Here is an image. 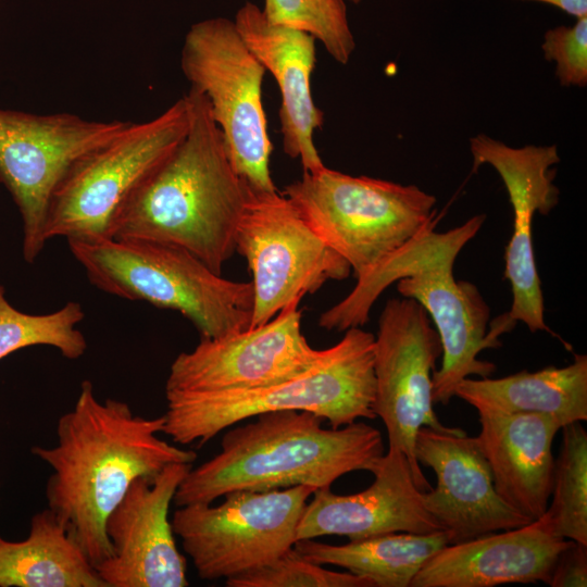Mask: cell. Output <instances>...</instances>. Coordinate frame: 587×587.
<instances>
[{
	"label": "cell",
	"instance_id": "6da1fadb",
	"mask_svg": "<svg viewBox=\"0 0 587 587\" xmlns=\"http://www.w3.org/2000/svg\"><path fill=\"white\" fill-rule=\"evenodd\" d=\"M163 426V415L146 417L125 401L99 400L92 383L83 380L73 408L58 420L57 445L32 448L52 470L45 490L48 508L93 566L111 555L105 520L129 485L197 459L193 450L160 438Z\"/></svg>",
	"mask_w": 587,
	"mask_h": 587
},
{
	"label": "cell",
	"instance_id": "7a4b0ae2",
	"mask_svg": "<svg viewBox=\"0 0 587 587\" xmlns=\"http://www.w3.org/2000/svg\"><path fill=\"white\" fill-rule=\"evenodd\" d=\"M188 128L116 217L111 238L172 245L217 274L236 251L245 183L235 171L207 98L189 87Z\"/></svg>",
	"mask_w": 587,
	"mask_h": 587
},
{
	"label": "cell",
	"instance_id": "3957f363",
	"mask_svg": "<svg viewBox=\"0 0 587 587\" xmlns=\"http://www.w3.org/2000/svg\"><path fill=\"white\" fill-rule=\"evenodd\" d=\"M485 214L439 233L437 218L417 236L365 276L341 301L324 311L319 325L346 332L361 327L382 292L397 284L398 292L417 301L435 324L441 344L442 361L433 372L434 403L448 404L458 384L471 375L489 377L496 364L478 354L495 348L488 338L490 309L478 288L455 280L453 265L458 254L482 228Z\"/></svg>",
	"mask_w": 587,
	"mask_h": 587
},
{
	"label": "cell",
	"instance_id": "277c9868",
	"mask_svg": "<svg viewBox=\"0 0 587 587\" xmlns=\"http://www.w3.org/2000/svg\"><path fill=\"white\" fill-rule=\"evenodd\" d=\"M254 417L230 426L220 452L190 467L175 492L177 507L212 503L235 490L330 488L347 473H373L385 453L380 432L363 422L324 428L321 416L305 411Z\"/></svg>",
	"mask_w": 587,
	"mask_h": 587
},
{
	"label": "cell",
	"instance_id": "5b68a950",
	"mask_svg": "<svg viewBox=\"0 0 587 587\" xmlns=\"http://www.w3.org/2000/svg\"><path fill=\"white\" fill-rule=\"evenodd\" d=\"M375 336L351 327L323 359L290 379L251 390L168 391L162 433L177 445L201 447L222 430L262 413L305 411L332 428L374 420Z\"/></svg>",
	"mask_w": 587,
	"mask_h": 587
},
{
	"label": "cell",
	"instance_id": "8992f818",
	"mask_svg": "<svg viewBox=\"0 0 587 587\" xmlns=\"http://www.w3.org/2000/svg\"><path fill=\"white\" fill-rule=\"evenodd\" d=\"M67 243L95 287L118 298L177 311L201 338L250 327L252 283L226 279L185 249L116 238Z\"/></svg>",
	"mask_w": 587,
	"mask_h": 587
},
{
	"label": "cell",
	"instance_id": "52a82bcc",
	"mask_svg": "<svg viewBox=\"0 0 587 587\" xmlns=\"http://www.w3.org/2000/svg\"><path fill=\"white\" fill-rule=\"evenodd\" d=\"M316 235L365 276L436 220V197L415 185L324 166L283 192Z\"/></svg>",
	"mask_w": 587,
	"mask_h": 587
},
{
	"label": "cell",
	"instance_id": "ba28073f",
	"mask_svg": "<svg viewBox=\"0 0 587 587\" xmlns=\"http://www.w3.org/2000/svg\"><path fill=\"white\" fill-rule=\"evenodd\" d=\"M189 122L185 96L158 116L132 123L82 158L57 188L46 221V239L111 238L120 212L184 138Z\"/></svg>",
	"mask_w": 587,
	"mask_h": 587
},
{
	"label": "cell",
	"instance_id": "9c48e42d",
	"mask_svg": "<svg viewBox=\"0 0 587 587\" xmlns=\"http://www.w3.org/2000/svg\"><path fill=\"white\" fill-rule=\"evenodd\" d=\"M180 68L190 88L207 98L240 178L255 189L277 190L271 176L272 142L262 104L266 71L235 22L214 17L192 24L184 39Z\"/></svg>",
	"mask_w": 587,
	"mask_h": 587
},
{
	"label": "cell",
	"instance_id": "30bf717a",
	"mask_svg": "<svg viewBox=\"0 0 587 587\" xmlns=\"http://www.w3.org/2000/svg\"><path fill=\"white\" fill-rule=\"evenodd\" d=\"M235 245L252 273L249 328L267 323L326 282L345 279L351 272L349 263L316 235L286 196L246 183Z\"/></svg>",
	"mask_w": 587,
	"mask_h": 587
},
{
	"label": "cell",
	"instance_id": "8fae6325",
	"mask_svg": "<svg viewBox=\"0 0 587 587\" xmlns=\"http://www.w3.org/2000/svg\"><path fill=\"white\" fill-rule=\"evenodd\" d=\"M314 488L235 490L218 505L178 507L172 527L197 575L225 580L270 564L290 550Z\"/></svg>",
	"mask_w": 587,
	"mask_h": 587
},
{
	"label": "cell",
	"instance_id": "7c38bea8",
	"mask_svg": "<svg viewBox=\"0 0 587 587\" xmlns=\"http://www.w3.org/2000/svg\"><path fill=\"white\" fill-rule=\"evenodd\" d=\"M125 121H93L74 113L36 114L0 108V183L22 220L23 259L42 252L52 197L68 171L117 136Z\"/></svg>",
	"mask_w": 587,
	"mask_h": 587
},
{
	"label": "cell",
	"instance_id": "4fadbf2b",
	"mask_svg": "<svg viewBox=\"0 0 587 587\" xmlns=\"http://www.w3.org/2000/svg\"><path fill=\"white\" fill-rule=\"evenodd\" d=\"M440 354V339L425 309L411 298L389 299L375 336L373 410L386 427L388 448L407 455L423 491L430 485L414 455L419 429L457 428L441 424L434 411L433 372Z\"/></svg>",
	"mask_w": 587,
	"mask_h": 587
},
{
	"label": "cell",
	"instance_id": "5bb4252c",
	"mask_svg": "<svg viewBox=\"0 0 587 587\" xmlns=\"http://www.w3.org/2000/svg\"><path fill=\"white\" fill-rule=\"evenodd\" d=\"M310 346L301 329L298 304L267 323L215 338H201L170 366L165 392L251 390L296 377L325 355Z\"/></svg>",
	"mask_w": 587,
	"mask_h": 587
},
{
	"label": "cell",
	"instance_id": "9a60e30c",
	"mask_svg": "<svg viewBox=\"0 0 587 587\" xmlns=\"http://www.w3.org/2000/svg\"><path fill=\"white\" fill-rule=\"evenodd\" d=\"M473 170L491 165L500 175L513 209V233L504 254V278L510 282L512 304L491 325L499 335L523 322L530 332H548L544 296L536 268L532 222L535 213L547 215L558 203L559 189L553 185L560 162L558 148L525 146L511 148L486 135L470 139Z\"/></svg>",
	"mask_w": 587,
	"mask_h": 587
},
{
	"label": "cell",
	"instance_id": "2e32d148",
	"mask_svg": "<svg viewBox=\"0 0 587 587\" xmlns=\"http://www.w3.org/2000/svg\"><path fill=\"white\" fill-rule=\"evenodd\" d=\"M191 464L172 463L153 478L138 477L105 520L111 555L95 565L107 587H186L170 507Z\"/></svg>",
	"mask_w": 587,
	"mask_h": 587
},
{
	"label": "cell",
	"instance_id": "e0dca14e",
	"mask_svg": "<svg viewBox=\"0 0 587 587\" xmlns=\"http://www.w3.org/2000/svg\"><path fill=\"white\" fill-rule=\"evenodd\" d=\"M414 455L437 477L436 487L423 491L422 498L425 509L447 532L450 544L532 522L499 496L477 438L461 428L440 432L421 427Z\"/></svg>",
	"mask_w": 587,
	"mask_h": 587
},
{
	"label": "cell",
	"instance_id": "ac0fdd59",
	"mask_svg": "<svg viewBox=\"0 0 587 587\" xmlns=\"http://www.w3.org/2000/svg\"><path fill=\"white\" fill-rule=\"evenodd\" d=\"M372 474L374 482L357 494L316 489L303 509L296 539L339 535L359 540L389 533L442 530L425 509L423 490L402 451L388 448Z\"/></svg>",
	"mask_w": 587,
	"mask_h": 587
},
{
	"label": "cell",
	"instance_id": "d6986e66",
	"mask_svg": "<svg viewBox=\"0 0 587 587\" xmlns=\"http://www.w3.org/2000/svg\"><path fill=\"white\" fill-rule=\"evenodd\" d=\"M571 542L544 513L520 527L449 544L432 555L410 587H494L549 584L554 563Z\"/></svg>",
	"mask_w": 587,
	"mask_h": 587
},
{
	"label": "cell",
	"instance_id": "ffe728a7",
	"mask_svg": "<svg viewBox=\"0 0 587 587\" xmlns=\"http://www.w3.org/2000/svg\"><path fill=\"white\" fill-rule=\"evenodd\" d=\"M234 22L249 50L278 84L284 152L299 159L303 172L322 170L325 165L313 140L315 129L324 122L311 90L315 38L305 32L271 23L252 2L238 10Z\"/></svg>",
	"mask_w": 587,
	"mask_h": 587
},
{
	"label": "cell",
	"instance_id": "44dd1931",
	"mask_svg": "<svg viewBox=\"0 0 587 587\" xmlns=\"http://www.w3.org/2000/svg\"><path fill=\"white\" fill-rule=\"evenodd\" d=\"M476 436L499 496L530 521L547 510L554 461L552 444L562 428L551 416L477 410Z\"/></svg>",
	"mask_w": 587,
	"mask_h": 587
},
{
	"label": "cell",
	"instance_id": "7402d4cb",
	"mask_svg": "<svg viewBox=\"0 0 587 587\" xmlns=\"http://www.w3.org/2000/svg\"><path fill=\"white\" fill-rule=\"evenodd\" d=\"M455 396L477 410L538 413L561 427L587 420V355L574 354L571 364L521 371L500 378L461 380Z\"/></svg>",
	"mask_w": 587,
	"mask_h": 587
},
{
	"label": "cell",
	"instance_id": "603a6c76",
	"mask_svg": "<svg viewBox=\"0 0 587 587\" xmlns=\"http://www.w3.org/2000/svg\"><path fill=\"white\" fill-rule=\"evenodd\" d=\"M0 587H107L66 526L35 513L22 541L0 539Z\"/></svg>",
	"mask_w": 587,
	"mask_h": 587
},
{
	"label": "cell",
	"instance_id": "cb8c5ba5",
	"mask_svg": "<svg viewBox=\"0 0 587 587\" xmlns=\"http://www.w3.org/2000/svg\"><path fill=\"white\" fill-rule=\"evenodd\" d=\"M449 544L445 530L428 534L399 532L338 546L300 539L294 549L313 563L340 566L369 578L375 587H410L423 564Z\"/></svg>",
	"mask_w": 587,
	"mask_h": 587
},
{
	"label": "cell",
	"instance_id": "d4e9b609",
	"mask_svg": "<svg viewBox=\"0 0 587 587\" xmlns=\"http://www.w3.org/2000/svg\"><path fill=\"white\" fill-rule=\"evenodd\" d=\"M561 429L551 501L545 514L558 536L587 546V432L582 422Z\"/></svg>",
	"mask_w": 587,
	"mask_h": 587
},
{
	"label": "cell",
	"instance_id": "484cf974",
	"mask_svg": "<svg viewBox=\"0 0 587 587\" xmlns=\"http://www.w3.org/2000/svg\"><path fill=\"white\" fill-rule=\"evenodd\" d=\"M84 317L75 301L46 314L25 313L9 302L0 284V360L34 346H49L65 359H79L87 350L86 338L77 328Z\"/></svg>",
	"mask_w": 587,
	"mask_h": 587
},
{
	"label": "cell",
	"instance_id": "4316f807",
	"mask_svg": "<svg viewBox=\"0 0 587 587\" xmlns=\"http://www.w3.org/2000/svg\"><path fill=\"white\" fill-rule=\"evenodd\" d=\"M273 24L299 29L320 40L338 63L347 64L355 49L344 0H264Z\"/></svg>",
	"mask_w": 587,
	"mask_h": 587
},
{
	"label": "cell",
	"instance_id": "83f0119b",
	"mask_svg": "<svg viewBox=\"0 0 587 587\" xmlns=\"http://www.w3.org/2000/svg\"><path fill=\"white\" fill-rule=\"evenodd\" d=\"M228 587H375L369 578L305 560L294 547L262 567L225 580Z\"/></svg>",
	"mask_w": 587,
	"mask_h": 587
},
{
	"label": "cell",
	"instance_id": "f1b7e54d",
	"mask_svg": "<svg viewBox=\"0 0 587 587\" xmlns=\"http://www.w3.org/2000/svg\"><path fill=\"white\" fill-rule=\"evenodd\" d=\"M546 60L555 62V75L562 86L587 85V16L573 26L548 29L541 45Z\"/></svg>",
	"mask_w": 587,
	"mask_h": 587
},
{
	"label": "cell",
	"instance_id": "f546056e",
	"mask_svg": "<svg viewBox=\"0 0 587 587\" xmlns=\"http://www.w3.org/2000/svg\"><path fill=\"white\" fill-rule=\"evenodd\" d=\"M551 587L587 586V546L571 540L559 554L549 580Z\"/></svg>",
	"mask_w": 587,
	"mask_h": 587
},
{
	"label": "cell",
	"instance_id": "4dcf8cb0",
	"mask_svg": "<svg viewBox=\"0 0 587 587\" xmlns=\"http://www.w3.org/2000/svg\"><path fill=\"white\" fill-rule=\"evenodd\" d=\"M537 1L554 5L576 18L587 16V0H520Z\"/></svg>",
	"mask_w": 587,
	"mask_h": 587
},
{
	"label": "cell",
	"instance_id": "1f68e13d",
	"mask_svg": "<svg viewBox=\"0 0 587 587\" xmlns=\"http://www.w3.org/2000/svg\"><path fill=\"white\" fill-rule=\"evenodd\" d=\"M350 1H351L352 3H354V4H358V3H360L362 0H350Z\"/></svg>",
	"mask_w": 587,
	"mask_h": 587
},
{
	"label": "cell",
	"instance_id": "d6a6232c",
	"mask_svg": "<svg viewBox=\"0 0 587 587\" xmlns=\"http://www.w3.org/2000/svg\"><path fill=\"white\" fill-rule=\"evenodd\" d=\"M0 539H1V537H0Z\"/></svg>",
	"mask_w": 587,
	"mask_h": 587
}]
</instances>
